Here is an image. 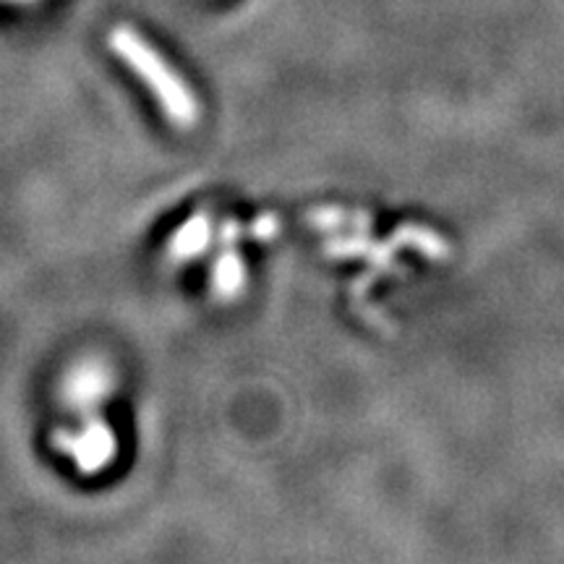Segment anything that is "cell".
Masks as SVG:
<instances>
[{
  "label": "cell",
  "mask_w": 564,
  "mask_h": 564,
  "mask_svg": "<svg viewBox=\"0 0 564 564\" xmlns=\"http://www.w3.org/2000/svg\"><path fill=\"white\" fill-rule=\"evenodd\" d=\"M112 53L129 66L141 82L158 97L162 112L181 129H192L199 118V105L192 89L181 82V76L162 61V55L144 37L129 26H118L110 34Z\"/></svg>",
  "instance_id": "obj_1"
},
{
  "label": "cell",
  "mask_w": 564,
  "mask_h": 564,
  "mask_svg": "<svg viewBox=\"0 0 564 564\" xmlns=\"http://www.w3.org/2000/svg\"><path fill=\"white\" fill-rule=\"evenodd\" d=\"M53 447L58 453H66L74 460L76 470L84 476H97L105 468H110L118 455V436L112 426L100 413L82 419V426L76 432L70 429H55Z\"/></svg>",
  "instance_id": "obj_2"
},
{
  "label": "cell",
  "mask_w": 564,
  "mask_h": 564,
  "mask_svg": "<svg viewBox=\"0 0 564 564\" xmlns=\"http://www.w3.org/2000/svg\"><path fill=\"white\" fill-rule=\"evenodd\" d=\"M112 373L102 361H82L68 371L63 384V400L79 419L100 413L105 400L112 392Z\"/></svg>",
  "instance_id": "obj_3"
},
{
  "label": "cell",
  "mask_w": 564,
  "mask_h": 564,
  "mask_svg": "<svg viewBox=\"0 0 564 564\" xmlns=\"http://www.w3.org/2000/svg\"><path fill=\"white\" fill-rule=\"evenodd\" d=\"M238 228L232 223H225L220 228V243L223 253L215 264V278H212V285L220 299H232L243 285V264L238 259L236 249H232V241H236Z\"/></svg>",
  "instance_id": "obj_4"
},
{
  "label": "cell",
  "mask_w": 564,
  "mask_h": 564,
  "mask_svg": "<svg viewBox=\"0 0 564 564\" xmlns=\"http://www.w3.org/2000/svg\"><path fill=\"white\" fill-rule=\"evenodd\" d=\"M212 241V217L207 212H196L192 220H186L178 230L173 232L171 246H167V257L173 262H192L199 253L207 249Z\"/></svg>",
  "instance_id": "obj_5"
}]
</instances>
